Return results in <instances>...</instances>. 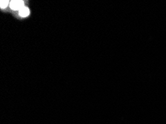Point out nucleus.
Returning a JSON list of instances; mask_svg holds the SVG:
<instances>
[{"instance_id":"f03ea898","label":"nucleus","mask_w":166,"mask_h":124,"mask_svg":"<svg viewBox=\"0 0 166 124\" xmlns=\"http://www.w3.org/2000/svg\"><path fill=\"white\" fill-rule=\"evenodd\" d=\"M29 10L27 8H22L21 10L20 11V15L22 16V17H26L29 15Z\"/></svg>"},{"instance_id":"7ed1b4c3","label":"nucleus","mask_w":166,"mask_h":124,"mask_svg":"<svg viewBox=\"0 0 166 124\" xmlns=\"http://www.w3.org/2000/svg\"><path fill=\"white\" fill-rule=\"evenodd\" d=\"M8 1H1V3H0V7H1L2 9L5 8L8 5Z\"/></svg>"},{"instance_id":"f257e3e1","label":"nucleus","mask_w":166,"mask_h":124,"mask_svg":"<svg viewBox=\"0 0 166 124\" xmlns=\"http://www.w3.org/2000/svg\"><path fill=\"white\" fill-rule=\"evenodd\" d=\"M23 2L22 1H11L10 2V7L13 10H19L22 8L23 6Z\"/></svg>"}]
</instances>
